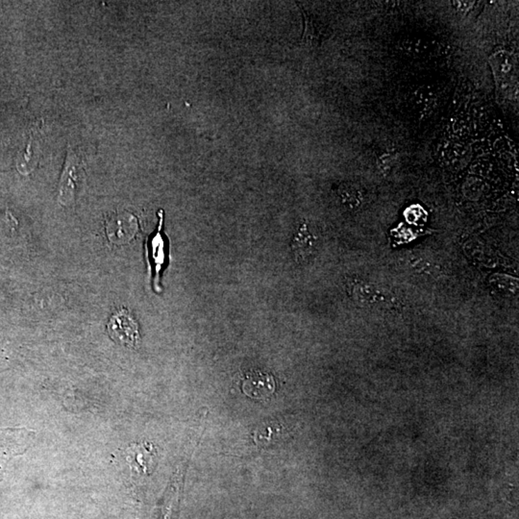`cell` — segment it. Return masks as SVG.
I'll return each mask as SVG.
<instances>
[{
  "instance_id": "obj_1",
  "label": "cell",
  "mask_w": 519,
  "mask_h": 519,
  "mask_svg": "<svg viewBox=\"0 0 519 519\" xmlns=\"http://www.w3.org/2000/svg\"><path fill=\"white\" fill-rule=\"evenodd\" d=\"M107 330L114 342L128 349H135L140 340L138 324L126 309L111 317Z\"/></svg>"
},
{
  "instance_id": "obj_2",
  "label": "cell",
  "mask_w": 519,
  "mask_h": 519,
  "mask_svg": "<svg viewBox=\"0 0 519 519\" xmlns=\"http://www.w3.org/2000/svg\"><path fill=\"white\" fill-rule=\"evenodd\" d=\"M107 238L114 245H125L132 240L138 232V222L128 213H116L105 223Z\"/></svg>"
},
{
  "instance_id": "obj_3",
  "label": "cell",
  "mask_w": 519,
  "mask_h": 519,
  "mask_svg": "<svg viewBox=\"0 0 519 519\" xmlns=\"http://www.w3.org/2000/svg\"><path fill=\"white\" fill-rule=\"evenodd\" d=\"M350 294L356 304L364 308L394 305L392 297L376 285L364 281H355L350 285Z\"/></svg>"
},
{
  "instance_id": "obj_4",
  "label": "cell",
  "mask_w": 519,
  "mask_h": 519,
  "mask_svg": "<svg viewBox=\"0 0 519 519\" xmlns=\"http://www.w3.org/2000/svg\"><path fill=\"white\" fill-rule=\"evenodd\" d=\"M276 389L274 377L259 371L245 373L243 378V391L250 398L267 399Z\"/></svg>"
},
{
  "instance_id": "obj_5",
  "label": "cell",
  "mask_w": 519,
  "mask_h": 519,
  "mask_svg": "<svg viewBox=\"0 0 519 519\" xmlns=\"http://www.w3.org/2000/svg\"><path fill=\"white\" fill-rule=\"evenodd\" d=\"M315 245H317V237L310 232L308 225L304 223L297 230L292 243V249L297 262L302 263L307 261L308 258L314 253Z\"/></svg>"
},
{
  "instance_id": "obj_6",
  "label": "cell",
  "mask_w": 519,
  "mask_h": 519,
  "mask_svg": "<svg viewBox=\"0 0 519 519\" xmlns=\"http://www.w3.org/2000/svg\"><path fill=\"white\" fill-rule=\"evenodd\" d=\"M494 73L500 83V88L509 89L513 79V63L506 52L501 51L491 57Z\"/></svg>"
},
{
  "instance_id": "obj_7",
  "label": "cell",
  "mask_w": 519,
  "mask_h": 519,
  "mask_svg": "<svg viewBox=\"0 0 519 519\" xmlns=\"http://www.w3.org/2000/svg\"><path fill=\"white\" fill-rule=\"evenodd\" d=\"M78 170L73 162L67 164L64 168V175L62 176L61 185H60V201L66 204L69 201L73 200L76 186L78 184L80 176Z\"/></svg>"
},
{
  "instance_id": "obj_8",
  "label": "cell",
  "mask_w": 519,
  "mask_h": 519,
  "mask_svg": "<svg viewBox=\"0 0 519 519\" xmlns=\"http://www.w3.org/2000/svg\"><path fill=\"white\" fill-rule=\"evenodd\" d=\"M409 270L422 276L439 277L441 274V265L425 256L413 254L407 259Z\"/></svg>"
},
{
  "instance_id": "obj_9",
  "label": "cell",
  "mask_w": 519,
  "mask_h": 519,
  "mask_svg": "<svg viewBox=\"0 0 519 519\" xmlns=\"http://www.w3.org/2000/svg\"><path fill=\"white\" fill-rule=\"evenodd\" d=\"M339 193L342 204L350 210H356L364 200L361 188H358L354 184H344L340 188Z\"/></svg>"
},
{
  "instance_id": "obj_10",
  "label": "cell",
  "mask_w": 519,
  "mask_h": 519,
  "mask_svg": "<svg viewBox=\"0 0 519 519\" xmlns=\"http://www.w3.org/2000/svg\"><path fill=\"white\" fill-rule=\"evenodd\" d=\"M163 243V238L161 237L160 229H159L155 237L151 238V245H149V250H151L149 252L151 254V265L155 267L156 273L159 272L164 263Z\"/></svg>"
},
{
  "instance_id": "obj_11",
  "label": "cell",
  "mask_w": 519,
  "mask_h": 519,
  "mask_svg": "<svg viewBox=\"0 0 519 519\" xmlns=\"http://www.w3.org/2000/svg\"><path fill=\"white\" fill-rule=\"evenodd\" d=\"M402 46H403L404 51L410 55H419L425 49L421 39H407L402 43Z\"/></svg>"
},
{
  "instance_id": "obj_12",
  "label": "cell",
  "mask_w": 519,
  "mask_h": 519,
  "mask_svg": "<svg viewBox=\"0 0 519 519\" xmlns=\"http://www.w3.org/2000/svg\"><path fill=\"white\" fill-rule=\"evenodd\" d=\"M394 158L392 157L391 154H384L383 156H381L378 159V162H377L379 173L383 175H389L391 173L392 166H394Z\"/></svg>"
},
{
  "instance_id": "obj_13",
  "label": "cell",
  "mask_w": 519,
  "mask_h": 519,
  "mask_svg": "<svg viewBox=\"0 0 519 519\" xmlns=\"http://www.w3.org/2000/svg\"><path fill=\"white\" fill-rule=\"evenodd\" d=\"M432 93L431 91H426V89H421L417 93V103L419 105L426 108V107H430L432 103Z\"/></svg>"
},
{
  "instance_id": "obj_14",
  "label": "cell",
  "mask_w": 519,
  "mask_h": 519,
  "mask_svg": "<svg viewBox=\"0 0 519 519\" xmlns=\"http://www.w3.org/2000/svg\"><path fill=\"white\" fill-rule=\"evenodd\" d=\"M454 4H455V6L459 10H461V11H468L469 9L473 7V2H469V1H456L454 2Z\"/></svg>"
}]
</instances>
